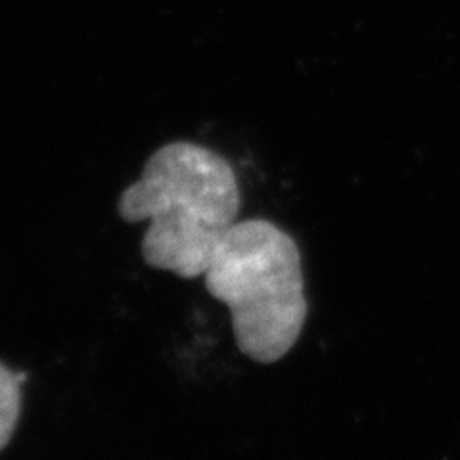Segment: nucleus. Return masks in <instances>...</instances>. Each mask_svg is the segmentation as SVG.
Segmentation results:
<instances>
[{
    "mask_svg": "<svg viewBox=\"0 0 460 460\" xmlns=\"http://www.w3.org/2000/svg\"><path fill=\"white\" fill-rule=\"evenodd\" d=\"M206 290L225 304L238 349L255 363H277L307 319L297 243L267 219L236 223L204 272Z\"/></svg>",
    "mask_w": 460,
    "mask_h": 460,
    "instance_id": "obj_2",
    "label": "nucleus"
},
{
    "mask_svg": "<svg viewBox=\"0 0 460 460\" xmlns=\"http://www.w3.org/2000/svg\"><path fill=\"white\" fill-rule=\"evenodd\" d=\"M22 384L18 372L0 363V451L6 449L20 420Z\"/></svg>",
    "mask_w": 460,
    "mask_h": 460,
    "instance_id": "obj_3",
    "label": "nucleus"
},
{
    "mask_svg": "<svg viewBox=\"0 0 460 460\" xmlns=\"http://www.w3.org/2000/svg\"><path fill=\"white\" fill-rule=\"evenodd\" d=\"M127 223L148 221L140 253L148 267L181 279L204 277L236 225L240 186L223 155L177 140L155 150L142 175L118 199Z\"/></svg>",
    "mask_w": 460,
    "mask_h": 460,
    "instance_id": "obj_1",
    "label": "nucleus"
}]
</instances>
